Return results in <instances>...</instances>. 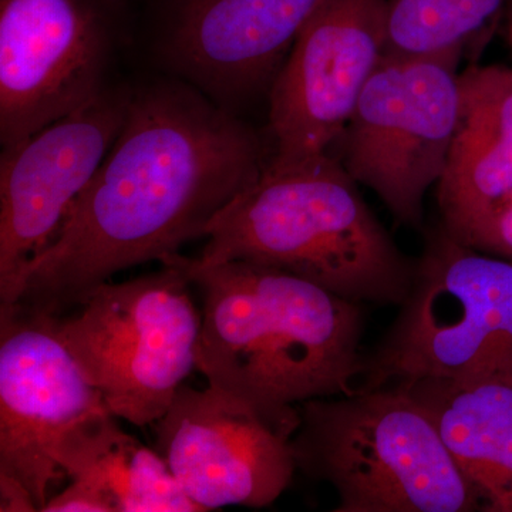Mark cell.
Instances as JSON below:
<instances>
[{
	"instance_id": "6da1fadb",
	"label": "cell",
	"mask_w": 512,
	"mask_h": 512,
	"mask_svg": "<svg viewBox=\"0 0 512 512\" xmlns=\"http://www.w3.org/2000/svg\"><path fill=\"white\" fill-rule=\"evenodd\" d=\"M268 160L254 128L190 83L131 90L119 137L13 305L63 315L119 272L180 254Z\"/></svg>"
},
{
	"instance_id": "7a4b0ae2",
	"label": "cell",
	"mask_w": 512,
	"mask_h": 512,
	"mask_svg": "<svg viewBox=\"0 0 512 512\" xmlns=\"http://www.w3.org/2000/svg\"><path fill=\"white\" fill-rule=\"evenodd\" d=\"M168 258L201 292L197 369L208 386L293 434L302 403L356 392L365 359L360 303L271 266Z\"/></svg>"
},
{
	"instance_id": "3957f363",
	"label": "cell",
	"mask_w": 512,
	"mask_h": 512,
	"mask_svg": "<svg viewBox=\"0 0 512 512\" xmlns=\"http://www.w3.org/2000/svg\"><path fill=\"white\" fill-rule=\"evenodd\" d=\"M201 265L271 266L360 303L400 306L414 261L370 210L359 184L326 154L266 164L261 177L208 225Z\"/></svg>"
},
{
	"instance_id": "277c9868",
	"label": "cell",
	"mask_w": 512,
	"mask_h": 512,
	"mask_svg": "<svg viewBox=\"0 0 512 512\" xmlns=\"http://www.w3.org/2000/svg\"><path fill=\"white\" fill-rule=\"evenodd\" d=\"M298 412L296 470L335 490L333 511H483L436 423L400 384L309 400Z\"/></svg>"
},
{
	"instance_id": "5b68a950",
	"label": "cell",
	"mask_w": 512,
	"mask_h": 512,
	"mask_svg": "<svg viewBox=\"0 0 512 512\" xmlns=\"http://www.w3.org/2000/svg\"><path fill=\"white\" fill-rule=\"evenodd\" d=\"M409 295L373 352L357 389L410 380L512 379V259L423 229Z\"/></svg>"
},
{
	"instance_id": "8992f818",
	"label": "cell",
	"mask_w": 512,
	"mask_h": 512,
	"mask_svg": "<svg viewBox=\"0 0 512 512\" xmlns=\"http://www.w3.org/2000/svg\"><path fill=\"white\" fill-rule=\"evenodd\" d=\"M131 281L106 282L53 316L60 338L117 419L153 426L197 369L202 313L173 259Z\"/></svg>"
},
{
	"instance_id": "52a82bcc",
	"label": "cell",
	"mask_w": 512,
	"mask_h": 512,
	"mask_svg": "<svg viewBox=\"0 0 512 512\" xmlns=\"http://www.w3.org/2000/svg\"><path fill=\"white\" fill-rule=\"evenodd\" d=\"M460 57L383 55L338 143L350 177L404 227L424 229V197L446 170L460 110Z\"/></svg>"
},
{
	"instance_id": "ba28073f",
	"label": "cell",
	"mask_w": 512,
	"mask_h": 512,
	"mask_svg": "<svg viewBox=\"0 0 512 512\" xmlns=\"http://www.w3.org/2000/svg\"><path fill=\"white\" fill-rule=\"evenodd\" d=\"M119 0H0V143L13 146L106 90Z\"/></svg>"
},
{
	"instance_id": "9c48e42d",
	"label": "cell",
	"mask_w": 512,
	"mask_h": 512,
	"mask_svg": "<svg viewBox=\"0 0 512 512\" xmlns=\"http://www.w3.org/2000/svg\"><path fill=\"white\" fill-rule=\"evenodd\" d=\"M386 37V0H326L316 10L268 93V164L332 154L382 60Z\"/></svg>"
},
{
	"instance_id": "30bf717a",
	"label": "cell",
	"mask_w": 512,
	"mask_h": 512,
	"mask_svg": "<svg viewBox=\"0 0 512 512\" xmlns=\"http://www.w3.org/2000/svg\"><path fill=\"white\" fill-rule=\"evenodd\" d=\"M131 90L107 87L69 116L3 147L0 158V306L62 231L126 121Z\"/></svg>"
},
{
	"instance_id": "8fae6325",
	"label": "cell",
	"mask_w": 512,
	"mask_h": 512,
	"mask_svg": "<svg viewBox=\"0 0 512 512\" xmlns=\"http://www.w3.org/2000/svg\"><path fill=\"white\" fill-rule=\"evenodd\" d=\"M111 413L60 338L53 316L0 306V476L19 481L37 511L49 501L64 440Z\"/></svg>"
},
{
	"instance_id": "7c38bea8",
	"label": "cell",
	"mask_w": 512,
	"mask_h": 512,
	"mask_svg": "<svg viewBox=\"0 0 512 512\" xmlns=\"http://www.w3.org/2000/svg\"><path fill=\"white\" fill-rule=\"evenodd\" d=\"M153 429L158 453L201 511L269 507L296 471L293 433L211 386L183 384Z\"/></svg>"
},
{
	"instance_id": "4fadbf2b",
	"label": "cell",
	"mask_w": 512,
	"mask_h": 512,
	"mask_svg": "<svg viewBox=\"0 0 512 512\" xmlns=\"http://www.w3.org/2000/svg\"><path fill=\"white\" fill-rule=\"evenodd\" d=\"M326 0H168L161 60L218 106L269 93L299 33Z\"/></svg>"
},
{
	"instance_id": "5bb4252c",
	"label": "cell",
	"mask_w": 512,
	"mask_h": 512,
	"mask_svg": "<svg viewBox=\"0 0 512 512\" xmlns=\"http://www.w3.org/2000/svg\"><path fill=\"white\" fill-rule=\"evenodd\" d=\"M440 224L460 239L512 190V69L468 67L446 170L436 185Z\"/></svg>"
},
{
	"instance_id": "9a60e30c",
	"label": "cell",
	"mask_w": 512,
	"mask_h": 512,
	"mask_svg": "<svg viewBox=\"0 0 512 512\" xmlns=\"http://www.w3.org/2000/svg\"><path fill=\"white\" fill-rule=\"evenodd\" d=\"M404 387L436 423L483 511L512 512V379H427Z\"/></svg>"
},
{
	"instance_id": "2e32d148",
	"label": "cell",
	"mask_w": 512,
	"mask_h": 512,
	"mask_svg": "<svg viewBox=\"0 0 512 512\" xmlns=\"http://www.w3.org/2000/svg\"><path fill=\"white\" fill-rule=\"evenodd\" d=\"M116 419L104 413L80 424L60 447V471L99 491L114 512L201 511L161 454L121 429Z\"/></svg>"
},
{
	"instance_id": "e0dca14e",
	"label": "cell",
	"mask_w": 512,
	"mask_h": 512,
	"mask_svg": "<svg viewBox=\"0 0 512 512\" xmlns=\"http://www.w3.org/2000/svg\"><path fill=\"white\" fill-rule=\"evenodd\" d=\"M508 0H386L384 56L463 53L503 15Z\"/></svg>"
},
{
	"instance_id": "ac0fdd59",
	"label": "cell",
	"mask_w": 512,
	"mask_h": 512,
	"mask_svg": "<svg viewBox=\"0 0 512 512\" xmlns=\"http://www.w3.org/2000/svg\"><path fill=\"white\" fill-rule=\"evenodd\" d=\"M458 241L512 259V190Z\"/></svg>"
},
{
	"instance_id": "d6986e66",
	"label": "cell",
	"mask_w": 512,
	"mask_h": 512,
	"mask_svg": "<svg viewBox=\"0 0 512 512\" xmlns=\"http://www.w3.org/2000/svg\"><path fill=\"white\" fill-rule=\"evenodd\" d=\"M114 512L109 501L90 485L73 481L56 497H50L43 512Z\"/></svg>"
},
{
	"instance_id": "ffe728a7",
	"label": "cell",
	"mask_w": 512,
	"mask_h": 512,
	"mask_svg": "<svg viewBox=\"0 0 512 512\" xmlns=\"http://www.w3.org/2000/svg\"><path fill=\"white\" fill-rule=\"evenodd\" d=\"M0 511H37L35 500L19 481L0 476Z\"/></svg>"
},
{
	"instance_id": "44dd1931",
	"label": "cell",
	"mask_w": 512,
	"mask_h": 512,
	"mask_svg": "<svg viewBox=\"0 0 512 512\" xmlns=\"http://www.w3.org/2000/svg\"><path fill=\"white\" fill-rule=\"evenodd\" d=\"M504 35L507 40V45L510 47L512 56V0H508L504 8Z\"/></svg>"
}]
</instances>
